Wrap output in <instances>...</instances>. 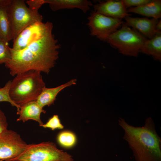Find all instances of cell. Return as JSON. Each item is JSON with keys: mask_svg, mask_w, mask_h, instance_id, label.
I'll list each match as a JSON object with an SVG mask.
<instances>
[{"mask_svg": "<svg viewBox=\"0 0 161 161\" xmlns=\"http://www.w3.org/2000/svg\"><path fill=\"white\" fill-rule=\"evenodd\" d=\"M53 27L52 23L49 21L46 23L37 22L30 25L24 29L13 40L12 48L15 50L24 49L52 32Z\"/></svg>", "mask_w": 161, "mask_h": 161, "instance_id": "9c48e42d", "label": "cell"}, {"mask_svg": "<svg viewBox=\"0 0 161 161\" xmlns=\"http://www.w3.org/2000/svg\"><path fill=\"white\" fill-rule=\"evenodd\" d=\"M40 72L30 70L16 75L12 80L9 90L11 100L21 106L35 101L45 87Z\"/></svg>", "mask_w": 161, "mask_h": 161, "instance_id": "3957f363", "label": "cell"}, {"mask_svg": "<svg viewBox=\"0 0 161 161\" xmlns=\"http://www.w3.org/2000/svg\"><path fill=\"white\" fill-rule=\"evenodd\" d=\"M76 80L72 79L68 82L56 87H44L36 100L37 104L41 108L46 106L53 104L58 94L64 88L76 84Z\"/></svg>", "mask_w": 161, "mask_h": 161, "instance_id": "5bb4252c", "label": "cell"}, {"mask_svg": "<svg viewBox=\"0 0 161 161\" xmlns=\"http://www.w3.org/2000/svg\"><path fill=\"white\" fill-rule=\"evenodd\" d=\"M3 161H18L17 160H4Z\"/></svg>", "mask_w": 161, "mask_h": 161, "instance_id": "484cf974", "label": "cell"}, {"mask_svg": "<svg viewBox=\"0 0 161 161\" xmlns=\"http://www.w3.org/2000/svg\"><path fill=\"white\" fill-rule=\"evenodd\" d=\"M29 7L33 11H38L41 6L45 4L44 0H29L26 1Z\"/></svg>", "mask_w": 161, "mask_h": 161, "instance_id": "603a6c76", "label": "cell"}, {"mask_svg": "<svg viewBox=\"0 0 161 161\" xmlns=\"http://www.w3.org/2000/svg\"><path fill=\"white\" fill-rule=\"evenodd\" d=\"M0 88H1L0 87Z\"/></svg>", "mask_w": 161, "mask_h": 161, "instance_id": "4316f807", "label": "cell"}, {"mask_svg": "<svg viewBox=\"0 0 161 161\" xmlns=\"http://www.w3.org/2000/svg\"><path fill=\"white\" fill-rule=\"evenodd\" d=\"M94 8L96 12L114 18L122 19L131 15L128 13L122 0L100 1L95 4Z\"/></svg>", "mask_w": 161, "mask_h": 161, "instance_id": "30bf717a", "label": "cell"}, {"mask_svg": "<svg viewBox=\"0 0 161 161\" xmlns=\"http://www.w3.org/2000/svg\"><path fill=\"white\" fill-rule=\"evenodd\" d=\"M125 7L127 8L131 7L132 6L136 7L140 6L151 2V0H122Z\"/></svg>", "mask_w": 161, "mask_h": 161, "instance_id": "7402d4cb", "label": "cell"}, {"mask_svg": "<svg viewBox=\"0 0 161 161\" xmlns=\"http://www.w3.org/2000/svg\"><path fill=\"white\" fill-rule=\"evenodd\" d=\"M7 126L6 117L0 109V134L7 129Z\"/></svg>", "mask_w": 161, "mask_h": 161, "instance_id": "cb8c5ba5", "label": "cell"}, {"mask_svg": "<svg viewBox=\"0 0 161 161\" xmlns=\"http://www.w3.org/2000/svg\"><path fill=\"white\" fill-rule=\"evenodd\" d=\"M57 141L61 146L69 148L76 144L77 139L75 134L69 131H64L60 132L58 135Z\"/></svg>", "mask_w": 161, "mask_h": 161, "instance_id": "ac0fdd59", "label": "cell"}, {"mask_svg": "<svg viewBox=\"0 0 161 161\" xmlns=\"http://www.w3.org/2000/svg\"><path fill=\"white\" fill-rule=\"evenodd\" d=\"M10 160L19 161H73L71 155L58 149L50 142L28 145L17 157Z\"/></svg>", "mask_w": 161, "mask_h": 161, "instance_id": "8992f818", "label": "cell"}, {"mask_svg": "<svg viewBox=\"0 0 161 161\" xmlns=\"http://www.w3.org/2000/svg\"><path fill=\"white\" fill-rule=\"evenodd\" d=\"M88 20L91 35L104 41L123 23L121 19L107 16L95 11L91 14Z\"/></svg>", "mask_w": 161, "mask_h": 161, "instance_id": "52a82bcc", "label": "cell"}, {"mask_svg": "<svg viewBox=\"0 0 161 161\" xmlns=\"http://www.w3.org/2000/svg\"><path fill=\"white\" fill-rule=\"evenodd\" d=\"M122 25L120 29L108 36L106 41L123 55L137 56L148 39L125 23Z\"/></svg>", "mask_w": 161, "mask_h": 161, "instance_id": "277c9868", "label": "cell"}, {"mask_svg": "<svg viewBox=\"0 0 161 161\" xmlns=\"http://www.w3.org/2000/svg\"><path fill=\"white\" fill-rule=\"evenodd\" d=\"M46 111L41 108L35 101L28 102L20 107L17 114L19 115L17 121L24 122L29 120L37 122L39 126H41L43 123L40 118L41 113H45Z\"/></svg>", "mask_w": 161, "mask_h": 161, "instance_id": "7c38bea8", "label": "cell"}, {"mask_svg": "<svg viewBox=\"0 0 161 161\" xmlns=\"http://www.w3.org/2000/svg\"><path fill=\"white\" fill-rule=\"evenodd\" d=\"M60 47L51 32L21 50L10 48L11 58L5 66L13 76L32 70L48 73L55 65Z\"/></svg>", "mask_w": 161, "mask_h": 161, "instance_id": "6da1fadb", "label": "cell"}, {"mask_svg": "<svg viewBox=\"0 0 161 161\" xmlns=\"http://www.w3.org/2000/svg\"><path fill=\"white\" fill-rule=\"evenodd\" d=\"M11 80H8L4 86L0 88V102H7L9 103L13 106L16 107L17 112L19 111L20 106L15 103L11 99L9 95V90Z\"/></svg>", "mask_w": 161, "mask_h": 161, "instance_id": "d6986e66", "label": "cell"}, {"mask_svg": "<svg viewBox=\"0 0 161 161\" xmlns=\"http://www.w3.org/2000/svg\"><path fill=\"white\" fill-rule=\"evenodd\" d=\"M7 5H0V38L6 42L13 40L12 25L7 10Z\"/></svg>", "mask_w": 161, "mask_h": 161, "instance_id": "2e32d148", "label": "cell"}, {"mask_svg": "<svg viewBox=\"0 0 161 161\" xmlns=\"http://www.w3.org/2000/svg\"><path fill=\"white\" fill-rule=\"evenodd\" d=\"M127 11L128 13H133L159 19L161 17V1L153 0L146 4L137 7H129Z\"/></svg>", "mask_w": 161, "mask_h": 161, "instance_id": "9a60e30c", "label": "cell"}, {"mask_svg": "<svg viewBox=\"0 0 161 161\" xmlns=\"http://www.w3.org/2000/svg\"><path fill=\"white\" fill-rule=\"evenodd\" d=\"M45 3H48L53 11L65 9L78 8L86 13L92 5L90 1L86 0H44Z\"/></svg>", "mask_w": 161, "mask_h": 161, "instance_id": "4fadbf2b", "label": "cell"}, {"mask_svg": "<svg viewBox=\"0 0 161 161\" xmlns=\"http://www.w3.org/2000/svg\"><path fill=\"white\" fill-rule=\"evenodd\" d=\"M155 30L158 32H161V20L159 21L155 27Z\"/></svg>", "mask_w": 161, "mask_h": 161, "instance_id": "d4e9b609", "label": "cell"}, {"mask_svg": "<svg viewBox=\"0 0 161 161\" xmlns=\"http://www.w3.org/2000/svg\"><path fill=\"white\" fill-rule=\"evenodd\" d=\"M140 52L151 55L155 59H161V32L155 34L145 42Z\"/></svg>", "mask_w": 161, "mask_h": 161, "instance_id": "e0dca14e", "label": "cell"}, {"mask_svg": "<svg viewBox=\"0 0 161 161\" xmlns=\"http://www.w3.org/2000/svg\"><path fill=\"white\" fill-rule=\"evenodd\" d=\"M28 145L19 134L12 130L7 129L0 134V161L17 157Z\"/></svg>", "mask_w": 161, "mask_h": 161, "instance_id": "ba28073f", "label": "cell"}, {"mask_svg": "<svg viewBox=\"0 0 161 161\" xmlns=\"http://www.w3.org/2000/svg\"><path fill=\"white\" fill-rule=\"evenodd\" d=\"M41 126L44 128H49L52 130L56 129H61L64 127L61 123L57 115H54L46 123L43 124Z\"/></svg>", "mask_w": 161, "mask_h": 161, "instance_id": "44dd1931", "label": "cell"}, {"mask_svg": "<svg viewBox=\"0 0 161 161\" xmlns=\"http://www.w3.org/2000/svg\"><path fill=\"white\" fill-rule=\"evenodd\" d=\"M10 48L8 43L5 42L0 38V64H5L11 60V53Z\"/></svg>", "mask_w": 161, "mask_h": 161, "instance_id": "ffe728a7", "label": "cell"}, {"mask_svg": "<svg viewBox=\"0 0 161 161\" xmlns=\"http://www.w3.org/2000/svg\"><path fill=\"white\" fill-rule=\"evenodd\" d=\"M125 23L128 27H131L137 30L145 37L151 39L157 33L155 30L156 25L159 19L152 18L149 19L146 18H134L127 16L125 18Z\"/></svg>", "mask_w": 161, "mask_h": 161, "instance_id": "8fae6325", "label": "cell"}, {"mask_svg": "<svg viewBox=\"0 0 161 161\" xmlns=\"http://www.w3.org/2000/svg\"><path fill=\"white\" fill-rule=\"evenodd\" d=\"M118 124L136 161H161V138L151 117L147 118L142 127L131 125L121 118Z\"/></svg>", "mask_w": 161, "mask_h": 161, "instance_id": "7a4b0ae2", "label": "cell"}, {"mask_svg": "<svg viewBox=\"0 0 161 161\" xmlns=\"http://www.w3.org/2000/svg\"><path fill=\"white\" fill-rule=\"evenodd\" d=\"M7 8L12 25L13 41L28 26L42 22V16L38 11L27 7L24 0H11Z\"/></svg>", "mask_w": 161, "mask_h": 161, "instance_id": "5b68a950", "label": "cell"}]
</instances>
